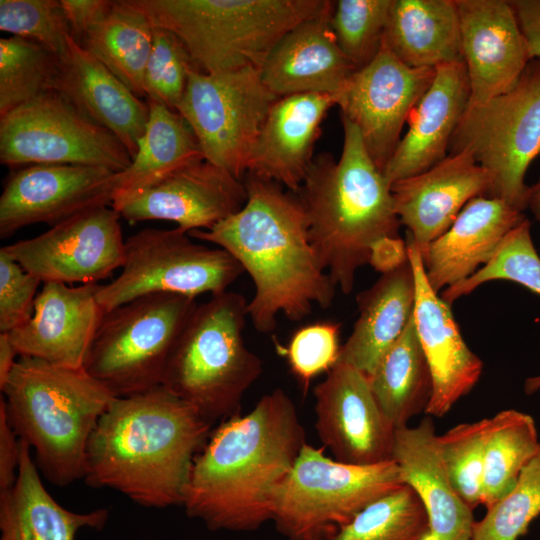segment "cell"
Returning <instances> with one entry per match:
<instances>
[{
  "mask_svg": "<svg viewBox=\"0 0 540 540\" xmlns=\"http://www.w3.org/2000/svg\"><path fill=\"white\" fill-rule=\"evenodd\" d=\"M305 441L291 398L276 388L245 415L222 420L194 458L182 506L212 531L272 521L275 493Z\"/></svg>",
  "mask_w": 540,
  "mask_h": 540,
  "instance_id": "obj_1",
  "label": "cell"
},
{
  "mask_svg": "<svg viewBox=\"0 0 540 540\" xmlns=\"http://www.w3.org/2000/svg\"><path fill=\"white\" fill-rule=\"evenodd\" d=\"M244 184L247 200L236 213L189 236L227 251L254 285L247 313L260 333L276 328L277 316H308L314 305L328 308L336 286L322 266L309 236L304 205L297 193L252 174Z\"/></svg>",
  "mask_w": 540,
  "mask_h": 540,
  "instance_id": "obj_2",
  "label": "cell"
},
{
  "mask_svg": "<svg viewBox=\"0 0 540 540\" xmlns=\"http://www.w3.org/2000/svg\"><path fill=\"white\" fill-rule=\"evenodd\" d=\"M212 422L162 385L115 397L88 443L83 480L138 505H181L194 458Z\"/></svg>",
  "mask_w": 540,
  "mask_h": 540,
  "instance_id": "obj_3",
  "label": "cell"
},
{
  "mask_svg": "<svg viewBox=\"0 0 540 540\" xmlns=\"http://www.w3.org/2000/svg\"><path fill=\"white\" fill-rule=\"evenodd\" d=\"M343 148L336 161L314 157L297 192L316 254L336 287L353 290L357 270L369 263L372 246L399 237L391 184L368 154L357 127L342 118Z\"/></svg>",
  "mask_w": 540,
  "mask_h": 540,
  "instance_id": "obj_4",
  "label": "cell"
},
{
  "mask_svg": "<svg viewBox=\"0 0 540 540\" xmlns=\"http://www.w3.org/2000/svg\"><path fill=\"white\" fill-rule=\"evenodd\" d=\"M1 395L8 421L46 479L84 478L90 437L115 396L84 368L19 356Z\"/></svg>",
  "mask_w": 540,
  "mask_h": 540,
  "instance_id": "obj_5",
  "label": "cell"
},
{
  "mask_svg": "<svg viewBox=\"0 0 540 540\" xmlns=\"http://www.w3.org/2000/svg\"><path fill=\"white\" fill-rule=\"evenodd\" d=\"M326 0H131L154 27L174 33L195 68L261 69L277 42Z\"/></svg>",
  "mask_w": 540,
  "mask_h": 540,
  "instance_id": "obj_6",
  "label": "cell"
},
{
  "mask_svg": "<svg viewBox=\"0 0 540 540\" xmlns=\"http://www.w3.org/2000/svg\"><path fill=\"white\" fill-rule=\"evenodd\" d=\"M247 303L228 290L198 304L163 375V387L212 423L240 414L244 394L263 372L243 337Z\"/></svg>",
  "mask_w": 540,
  "mask_h": 540,
  "instance_id": "obj_7",
  "label": "cell"
},
{
  "mask_svg": "<svg viewBox=\"0 0 540 540\" xmlns=\"http://www.w3.org/2000/svg\"><path fill=\"white\" fill-rule=\"evenodd\" d=\"M305 443L278 487L276 530L288 540H329L367 505L403 485L393 460L351 465Z\"/></svg>",
  "mask_w": 540,
  "mask_h": 540,
  "instance_id": "obj_8",
  "label": "cell"
},
{
  "mask_svg": "<svg viewBox=\"0 0 540 540\" xmlns=\"http://www.w3.org/2000/svg\"><path fill=\"white\" fill-rule=\"evenodd\" d=\"M197 305L193 297L154 293L105 312L84 369L115 397L160 386L173 349Z\"/></svg>",
  "mask_w": 540,
  "mask_h": 540,
  "instance_id": "obj_9",
  "label": "cell"
},
{
  "mask_svg": "<svg viewBox=\"0 0 540 540\" xmlns=\"http://www.w3.org/2000/svg\"><path fill=\"white\" fill-rule=\"evenodd\" d=\"M449 148V154L469 153L487 173V197L523 212L530 191L525 174L540 154V58L529 62L510 90L468 106Z\"/></svg>",
  "mask_w": 540,
  "mask_h": 540,
  "instance_id": "obj_10",
  "label": "cell"
},
{
  "mask_svg": "<svg viewBox=\"0 0 540 540\" xmlns=\"http://www.w3.org/2000/svg\"><path fill=\"white\" fill-rule=\"evenodd\" d=\"M121 269L97 293L105 312L154 293L217 295L244 273L227 251L198 244L178 227L146 228L128 237Z\"/></svg>",
  "mask_w": 540,
  "mask_h": 540,
  "instance_id": "obj_11",
  "label": "cell"
},
{
  "mask_svg": "<svg viewBox=\"0 0 540 540\" xmlns=\"http://www.w3.org/2000/svg\"><path fill=\"white\" fill-rule=\"evenodd\" d=\"M121 141L56 90L0 117V163L99 166L116 173L131 163Z\"/></svg>",
  "mask_w": 540,
  "mask_h": 540,
  "instance_id": "obj_12",
  "label": "cell"
},
{
  "mask_svg": "<svg viewBox=\"0 0 540 540\" xmlns=\"http://www.w3.org/2000/svg\"><path fill=\"white\" fill-rule=\"evenodd\" d=\"M278 98L255 67L211 74L192 70L177 112L191 127L204 159L241 179Z\"/></svg>",
  "mask_w": 540,
  "mask_h": 540,
  "instance_id": "obj_13",
  "label": "cell"
},
{
  "mask_svg": "<svg viewBox=\"0 0 540 540\" xmlns=\"http://www.w3.org/2000/svg\"><path fill=\"white\" fill-rule=\"evenodd\" d=\"M120 218L110 205L95 207L3 248L43 283H97L123 266Z\"/></svg>",
  "mask_w": 540,
  "mask_h": 540,
  "instance_id": "obj_14",
  "label": "cell"
},
{
  "mask_svg": "<svg viewBox=\"0 0 540 540\" xmlns=\"http://www.w3.org/2000/svg\"><path fill=\"white\" fill-rule=\"evenodd\" d=\"M435 73V68L405 65L382 45L376 57L356 70L337 95L341 117L357 127L382 173L400 141L404 123Z\"/></svg>",
  "mask_w": 540,
  "mask_h": 540,
  "instance_id": "obj_15",
  "label": "cell"
},
{
  "mask_svg": "<svg viewBox=\"0 0 540 540\" xmlns=\"http://www.w3.org/2000/svg\"><path fill=\"white\" fill-rule=\"evenodd\" d=\"M313 394L316 432L335 460L361 466L392 460L396 428L377 403L367 375L337 363Z\"/></svg>",
  "mask_w": 540,
  "mask_h": 540,
  "instance_id": "obj_16",
  "label": "cell"
},
{
  "mask_svg": "<svg viewBox=\"0 0 540 540\" xmlns=\"http://www.w3.org/2000/svg\"><path fill=\"white\" fill-rule=\"evenodd\" d=\"M116 172L99 166L35 164L17 168L0 196V236L32 224L50 227L112 203Z\"/></svg>",
  "mask_w": 540,
  "mask_h": 540,
  "instance_id": "obj_17",
  "label": "cell"
},
{
  "mask_svg": "<svg viewBox=\"0 0 540 540\" xmlns=\"http://www.w3.org/2000/svg\"><path fill=\"white\" fill-rule=\"evenodd\" d=\"M246 200L244 181L201 159L171 172L117 211L130 224L170 221L188 233L211 229Z\"/></svg>",
  "mask_w": 540,
  "mask_h": 540,
  "instance_id": "obj_18",
  "label": "cell"
},
{
  "mask_svg": "<svg viewBox=\"0 0 540 540\" xmlns=\"http://www.w3.org/2000/svg\"><path fill=\"white\" fill-rule=\"evenodd\" d=\"M456 3L470 85L468 106H473L510 90L532 59L509 1Z\"/></svg>",
  "mask_w": 540,
  "mask_h": 540,
  "instance_id": "obj_19",
  "label": "cell"
},
{
  "mask_svg": "<svg viewBox=\"0 0 540 540\" xmlns=\"http://www.w3.org/2000/svg\"><path fill=\"white\" fill-rule=\"evenodd\" d=\"M405 243L415 282V326L433 381L425 414L442 417L475 386L483 363L462 338L450 305L431 287L417 245L409 236Z\"/></svg>",
  "mask_w": 540,
  "mask_h": 540,
  "instance_id": "obj_20",
  "label": "cell"
},
{
  "mask_svg": "<svg viewBox=\"0 0 540 540\" xmlns=\"http://www.w3.org/2000/svg\"><path fill=\"white\" fill-rule=\"evenodd\" d=\"M99 288L98 283H44L31 318L8 333L19 356L84 368L105 313L97 298Z\"/></svg>",
  "mask_w": 540,
  "mask_h": 540,
  "instance_id": "obj_21",
  "label": "cell"
},
{
  "mask_svg": "<svg viewBox=\"0 0 540 540\" xmlns=\"http://www.w3.org/2000/svg\"><path fill=\"white\" fill-rule=\"evenodd\" d=\"M487 173L463 151L448 154L422 173L391 184L400 224L419 251L441 236L472 199L488 195Z\"/></svg>",
  "mask_w": 540,
  "mask_h": 540,
  "instance_id": "obj_22",
  "label": "cell"
},
{
  "mask_svg": "<svg viewBox=\"0 0 540 540\" xmlns=\"http://www.w3.org/2000/svg\"><path fill=\"white\" fill-rule=\"evenodd\" d=\"M335 1L297 24L274 46L260 74L277 97L304 93L337 95L356 71L339 48L330 25Z\"/></svg>",
  "mask_w": 540,
  "mask_h": 540,
  "instance_id": "obj_23",
  "label": "cell"
},
{
  "mask_svg": "<svg viewBox=\"0 0 540 540\" xmlns=\"http://www.w3.org/2000/svg\"><path fill=\"white\" fill-rule=\"evenodd\" d=\"M334 105H337V97L326 93L278 98L259 133L246 174L297 193L313 162L321 123Z\"/></svg>",
  "mask_w": 540,
  "mask_h": 540,
  "instance_id": "obj_24",
  "label": "cell"
},
{
  "mask_svg": "<svg viewBox=\"0 0 540 540\" xmlns=\"http://www.w3.org/2000/svg\"><path fill=\"white\" fill-rule=\"evenodd\" d=\"M91 120L113 133L131 158L138 149L148 119L149 106L71 36L58 57L52 83Z\"/></svg>",
  "mask_w": 540,
  "mask_h": 540,
  "instance_id": "obj_25",
  "label": "cell"
},
{
  "mask_svg": "<svg viewBox=\"0 0 540 540\" xmlns=\"http://www.w3.org/2000/svg\"><path fill=\"white\" fill-rule=\"evenodd\" d=\"M435 69L431 86L411 111L409 129L383 171L390 184L427 171L443 160L467 109L470 85L464 61Z\"/></svg>",
  "mask_w": 540,
  "mask_h": 540,
  "instance_id": "obj_26",
  "label": "cell"
},
{
  "mask_svg": "<svg viewBox=\"0 0 540 540\" xmlns=\"http://www.w3.org/2000/svg\"><path fill=\"white\" fill-rule=\"evenodd\" d=\"M392 460L403 484L423 504L428 531L423 540H471L475 523L471 509L454 489L437 447L430 416L415 427L395 431Z\"/></svg>",
  "mask_w": 540,
  "mask_h": 540,
  "instance_id": "obj_27",
  "label": "cell"
},
{
  "mask_svg": "<svg viewBox=\"0 0 540 540\" xmlns=\"http://www.w3.org/2000/svg\"><path fill=\"white\" fill-rule=\"evenodd\" d=\"M524 219L522 212L500 199L470 200L449 229L420 251L433 290L438 293L474 274Z\"/></svg>",
  "mask_w": 540,
  "mask_h": 540,
  "instance_id": "obj_28",
  "label": "cell"
},
{
  "mask_svg": "<svg viewBox=\"0 0 540 540\" xmlns=\"http://www.w3.org/2000/svg\"><path fill=\"white\" fill-rule=\"evenodd\" d=\"M108 518L105 508L78 513L61 506L44 487L30 447L20 440L16 481L0 494V540H75L79 530H100Z\"/></svg>",
  "mask_w": 540,
  "mask_h": 540,
  "instance_id": "obj_29",
  "label": "cell"
},
{
  "mask_svg": "<svg viewBox=\"0 0 540 540\" xmlns=\"http://www.w3.org/2000/svg\"><path fill=\"white\" fill-rule=\"evenodd\" d=\"M415 282L409 258L357 296L359 317L341 345L338 363L368 377L404 331L413 314Z\"/></svg>",
  "mask_w": 540,
  "mask_h": 540,
  "instance_id": "obj_30",
  "label": "cell"
},
{
  "mask_svg": "<svg viewBox=\"0 0 540 540\" xmlns=\"http://www.w3.org/2000/svg\"><path fill=\"white\" fill-rule=\"evenodd\" d=\"M382 45L412 68L462 61L456 0H393Z\"/></svg>",
  "mask_w": 540,
  "mask_h": 540,
  "instance_id": "obj_31",
  "label": "cell"
},
{
  "mask_svg": "<svg viewBox=\"0 0 540 540\" xmlns=\"http://www.w3.org/2000/svg\"><path fill=\"white\" fill-rule=\"evenodd\" d=\"M146 102L149 119L137 152L130 165L116 174L111 203L115 210L171 172L204 159L195 134L178 112Z\"/></svg>",
  "mask_w": 540,
  "mask_h": 540,
  "instance_id": "obj_32",
  "label": "cell"
},
{
  "mask_svg": "<svg viewBox=\"0 0 540 540\" xmlns=\"http://www.w3.org/2000/svg\"><path fill=\"white\" fill-rule=\"evenodd\" d=\"M368 379L377 403L396 429L426 412L433 381L413 314Z\"/></svg>",
  "mask_w": 540,
  "mask_h": 540,
  "instance_id": "obj_33",
  "label": "cell"
},
{
  "mask_svg": "<svg viewBox=\"0 0 540 540\" xmlns=\"http://www.w3.org/2000/svg\"><path fill=\"white\" fill-rule=\"evenodd\" d=\"M153 33L150 19L131 0H114L107 15L78 44L136 96L145 97L144 73Z\"/></svg>",
  "mask_w": 540,
  "mask_h": 540,
  "instance_id": "obj_34",
  "label": "cell"
},
{
  "mask_svg": "<svg viewBox=\"0 0 540 540\" xmlns=\"http://www.w3.org/2000/svg\"><path fill=\"white\" fill-rule=\"evenodd\" d=\"M539 448L536 425L529 414L508 409L491 417L485 446L481 505L487 509L504 497Z\"/></svg>",
  "mask_w": 540,
  "mask_h": 540,
  "instance_id": "obj_35",
  "label": "cell"
},
{
  "mask_svg": "<svg viewBox=\"0 0 540 540\" xmlns=\"http://www.w3.org/2000/svg\"><path fill=\"white\" fill-rule=\"evenodd\" d=\"M58 56L17 36L0 39V117L51 90Z\"/></svg>",
  "mask_w": 540,
  "mask_h": 540,
  "instance_id": "obj_36",
  "label": "cell"
},
{
  "mask_svg": "<svg viewBox=\"0 0 540 540\" xmlns=\"http://www.w3.org/2000/svg\"><path fill=\"white\" fill-rule=\"evenodd\" d=\"M427 531L423 504L403 484L367 505L329 540H423Z\"/></svg>",
  "mask_w": 540,
  "mask_h": 540,
  "instance_id": "obj_37",
  "label": "cell"
},
{
  "mask_svg": "<svg viewBox=\"0 0 540 540\" xmlns=\"http://www.w3.org/2000/svg\"><path fill=\"white\" fill-rule=\"evenodd\" d=\"M492 280L514 281L540 295V257L526 218L505 236L488 263L465 280L444 289L441 298L450 305Z\"/></svg>",
  "mask_w": 540,
  "mask_h": 540,
  "instance_id": "obj_38",
  "label": "cell"
},
{
  "mask_svg": "<svg viewBox=\"0 0 540 540\" xmlns=\"http://www.w3.org/2000/svg\"><path fill=\"white\" fill-rule=\"evenodd\" d=\"M392 1H335L330 25L339 48L356 70L379 53Z\"/></svg>",
  "mask_w": 540,
  "mask_h": 540,
  "instance_id": "obj_39",
  "label": "cell"
},
{
  "mask_svg": "<svg viewBox=\"0 0 540 540\" xmlns=\"http://www.w3.org/2000/svg\"><path fill=\"white\" fill-rule=\"evenodd\" d=\"M490 418L462 423L437 435V447L450 481L474 509L482 501V477Z\"/></svg>",
  "mask_w": 540,
  "mask_h": 540,
  "instance_id": "obj_40",
  "label": "cell"
},
{
  "mask_svg": "<svg viewBox=\"0 0 540 540\" xmlns=\"http://www.w3.org/2000/svg\"><path fill=\"white\" fill-rule=\"evenodd\" d=\"M475 521L471 540H518L540 514V448L515 486Z\"/></svg>",
  "mask_w": 540,
  "mask_h": 540,
  "instance_id": "obj_41",
  "label": "cell"
},
{
  "mask_svg": "<svg viewBox=\"0 0 540 540\" xmlns=\"http://www.w3.org/2000/svg\"><path fill=\"white\" fill-rule=\"evenodd\" d=\"M192 70L197 69L181 40L169 30L154 27L144 73L146 100L177 112Z\"/></svg>",
  "mask_w": 540,
  "mask_h": 540,
  "instance_id": "obj_42",
  "label": "cell"
},
{
  "mask_svg": "<svg viewBox=\"0 0 540 540\" xmlns=\"http://www.w3.org/2000/svg\"><path fill=\"white\" fill-rule=\"evenodd\" d=\"M0 30L34 41L58 57L71 36L61 0H1Z\"/></svg>",
  "mask_w": 540,
  "mask_h": 540,
  "instance_id": "obj_43",
  "label": "cell"
},
{
  "mask_svg": "<svg viewBox=\"0 0 540 540\" xmlns=\"http://www.w3.org/2000/svg\"><path fill=\"white\" fill-rule=\"evenodd\" d=\"M340 324L315 322L296 330L288 344H276L277 351L285 356L293 376L306 391L317 376L328 373L339 359Z\"/></svg>",
  "mask_w": 540,
  "mask_h": 540,
  "instance_id": "obj_44",
  "label": "cell"
},
{
  "mask_svg": "<svg viewBox=\"0 0 540 540\" xmlns=\"http://www.w3.org/2000/svg\"><path fill=\"white\" fill-rule=\"evenodd\" d=\"M41 281L26 272L0 249V332L10 333L25 324L34 311Z\"/></svg>",
  "mask_w": 540,
  "mask_h": 540,
  "instance_id": "obj_45",
  "label": "cell"
},
{
  "mask_svg": "<svg viewBox=\"0 0 540 540\" xmlns=\"http://www.w3.org/2000/svg\"><path fill=\"white\" fill-rule=\"evenodd\" d=\"M114 0H61L71 37L80 43L89 30L109 12Z\"/></svg>",
  "mask_w": 540,
  "mask_h": 540,
  "instance_id": "obj_46",
  "label": "cell"
},
{
  "mask_svg": "<svg viewBox=\"0 0 540 540\" xmlns=\"http://www.w3.org/2000/svg\"><path fill=\"white\" fill-rule=\"evenodd\" d=\"M20 458V440L11 427L0 397V494L15 483Z\"/></svg>",
  "mask_w": 540,
  "mask_h": 540,
  "instance_id": "obj_47",
  "label": "cell"
},
{
  "mask_svg": "<svg viewBox=\"0 0 540 540\" xmlns=\"http://www.w3.org/2000/svg\"><path fill=\"white\" fill-rule=\"evenodd\" d=\"M531 59L540 58V0L509 1Z\"/></svg>",
  "mask_w": 540,
  "mask_h": 540,
  "instance_id": "obj_48",
  "label": "cell"
},
{
  "mask_svg": "<svg viewBox=\"0 0 540 540\" xmlns=\"http://www.w3.org/2000/svg\"><path fill=\"white\" fill-rule=\"evenodd\" d=\"M407 258L406 243L400 237H385L372 246L368 264L385 274L398 268Z\"/></svg>",
  "mask_w": 540,
  "mask_h": 540,
  "instance_id": "obj_49",
  "label": "cell"
},
{
  "mask_svg": "<svg viewBox=\"0 0 540 540\" xmlns=\"http://www.w3.org/2000/svg\"><path fill=\"white\" fill-rule=\"evenodd\" d=\"M18 352L13 346L9 334L0 332V390H4L11 372L18 360Z\"/></svg>",
  "mask_w": 540,
  "mask_h": 540,
  "instance_id": "obj_50",
  "label": "cell"
},
{
  "mask_svg": "<svg viewBox=\"0 0 540 540\" xmlns=\"http://www.w3.org/2000/svg\"><path fill=\"white\" fill-rule=\"evenodd\" d=\"M528 207L535 217L540 221V180L530 187L528 196ZM525 392L532 394L540 389V375L530 377L525 382Z\"/></svg>",
  "mask_w": 540,
  "mask_h": 540,
  "instance_id": "obj_51",
  "label": "cell"
}]
</instances>
